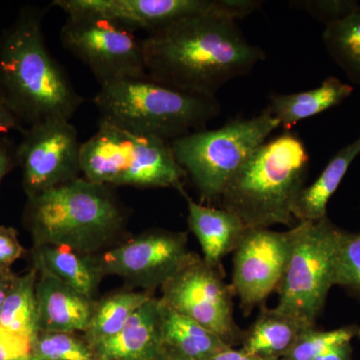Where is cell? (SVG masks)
I'll list each match as a JSON object with an SVG mask.
<instances>
[{"label":"cell","instance_id":"5bb4252c","mask_svg":"<svg viewBox=\"0 0 360 360\" xmlns=\"http://www.w3.org/2000/svg\"><path fill=\"white\" fill-rule=\"evenodd\" d=\"M290 229H248L233 251L232 283L234 295L245 316L277 290L290 248Z\"/></svg>","mask_w":360,"mask_h":360},{"label":"cell","instance_id":"603a6c76","mask_svg":"<svg viewBox=\"0 0 360 360\" xmlns=\"http://www.w3.org/2000/svg\"><path fill=\"white\" fill-rule=\"evenodd\" d=\"M162 341L163 345L193 360H206L219 350L229 347L212 331L174 311L163 302Z\"/></svg>","mask_w":360,"mask_h":360},{"label":"cell","instance_id":"d4e9b609","mask_svg":"<svg viewBox=\"0 0 360 360\" xmlns=\"http://www.w3.org/2000/svg\"><path fill=\"white\" fill-rule=\"evenodd\" d=\"M322 39L329 56L352 82L360 84V11L326 25Z\"/></svg>","mask_w":360,"mask_h":360},{"label":"cell","instance_id":"8992f818","mask_svg":"<svg viewBox=\"0 0 360 360\" xmlns=\"http://www.w3.org/2000/svg\"><path fill=\"white\" fill-rule=\"evenodd\" d=\"M85 179L110 186L174 188L186 195L187 175L169 142L99 120L98 129L80 148Z\"/></svg>","mask_w":360,"mask_h":360},{"label":"cell","instance_id":"f546056e","mask_svg":"<svg viewBox=\"0 0 360 360\" xmlns=\"http://www.w3.org/2000/svg\"><path fill=\"white\" fill-rule=\"evenodd\" d=\"M25 255L18 231L13 227L0 225V269H11V265Z\"/></svg>","mask_w":360,"mask_h":360},{"label":"cell","instance_id":"2e32d148","mask_svg":"<svg viewBox=\"0 0 360 360\" xmlns=\"http://www.w3.org/2000/svg\"><path fill=\"white\" fill-rule=\"evenodd\" d=\"M162 345V302L153 296L117 335L94 348L99 360H155Z\"/></svg>","mask_w":360,"mask_h":360},{"label":"cell","instance_id":"d6986e66","mask_svg":"<svg viewBox=\"0 0 360 360\" xmlns=\"http://www.w3.org/2000/svg\"><path fill=\"white\" fill-rule=\"evenodd\" d=\"M32 265L42 267L80 295L96 300L104 277L96 253L86 255L63 245L33 246Z\"/></svg>","mask_w":360,"mask_h":360},{"label":"cell","instance_id":"8fae6325","mask_svg":"<svg viewBox=\"0 0 360 360\" xmlns=\"http://www.w3.org/2000/svg\"><path fill=\"white\" fill-rule=\"evenodd\" d=\"M186 231L149 229L96 253L104 276H116L153 292L200 255L188 250Z\"/></svg>","mask_w":360,"mask_h":360},{"label":"cell","instance_id":"cb8c5ba5","mask_svg":"<svg viewBox=\"0 0 360 360\" xmlns=\"http://www.w3.org/2000/svg\"><path fill=\"white\" fill-rule=\"evenodd\" d=\"M153 296L149 291L125 290L96 302L89 326L82 333L85 340L94 347L113 338Z\"/></svg>","mask_w":360,"mask_h":360},{"label":"cell","instance_id":"4fadbf2b","mask_svg":"<svg viewBox=\"0 0 360 360\" xmlns=\"http://www.w3.org/2000/svg\"><path fill=\"white\" fill-rule=\"evenodd\" d=\"M77 130L68 120H49L27 127L18 143V167L27 198L79 179Z\"/></svg>","mask_w":360,"mask_h":360},{"label":"cell","instance_id":"7a4b0ae2","mask_svg":"<svg viewBox=\"0 0 360 360\" xmlns=\"http://www.w3.org/2000/svg\"><path fill=\"white\" fill-rule=\"evenodd\" d=\"M44 15L39 7L23 6L0 34V103L25 129L71 120L84 101L47 47Z\"/></svg>","mask_w":360,"mask_h":360},{"label":"cell","instance_id":"ac0fdd59","mask_svg":"<svg viewBox=\"0 0 360 360\" xmlns=\"http://www.w3.org/2000/svg\"><path fill=\"white\" fill-rule=\"evenodd\" d=\"M316 326L283 310L262 305L250 328L243 330L240 345L248 354L262 359L281 360L288 354L300 335Z\"/></svg>","mask_w":360,"mask_h":360},{"label":"cell","instance_id":"83f0119b","mask_svg":"<svg viewBox=\"0 0 360 360\" xmlns=\"http://www.w3.org/2000/svg\"><path fill=\"white\" fill-rule=\"evenodd\" d=\"M335 285L360 300V231L340 229L336 252Z\"/></svg>","mask_w":360,"mask_h":360},{"label":"cell","instance_id":"ffe728a7","mask_svg":"<svg viewBox=\"0 0 360 360\" xmlns=\"http://www.w3.org/2000/svg\"><path fill=\"white\" fill-rule=\"evenodd\" d=\"M354 87L330 77L321 86L296 94H276L270 96L265 111L276 118L281 127L290 129L302 120L330 110L347 98Z\"/></svg>","mask_w":360,"mask_h":360},{"label":"cell","instance_id":"e0dca14e","mask_svg":"<svg viewBox=\"0 0 360 360\" xmlns=\"http://www.w3.org/2000/svg\"><path fill=\"white\" fill-rule=\"evenodd\" d=\"M188 208V226L201 246L203 260L212 266H221L222 259L233 253L248 227L238 215L224 208L196 202L184 195Z\"/></svg>","mask_w":360,"mask_h":360},{"label":"cell","instance_id":"836d02e7","mask_svg":"<svg viewBox=\"0 0 360 360\" xmlns=\"http://www.w3.org/2000/svg\"><path fill=\"white\" fill-rule=\"evenodd\" d=\"M206 360H276V359H262V357L257 356L248 354L243 348H236L229 347H225L224 349L219 350V352L212 355L210 359Z\"/></svg>","mask_w":360,"mask_h":360},{"label":"cell","instance_id":"d6a6232c","mask_svg":"<svg viewBox=\"0 0 360 360\" xmlns=\"http://www.w3.org/2000/svg\"><path fill=\"white\" fill-rule=\"evenodd\" d=\"M25 130V127H23L20 122L11 115V111L0 103V136H6V134L11 131H18L23 134Z\"/></svg>","mask_w":360,"mask_h":360},{"label":"cell","instance_id":"1f68e13d","mask_svg":"<svg viewBox=\"0 0 360 360\" xmlns=\"http://www.w3.org/2000/svg\"><path fill=\"white\" fill-rule=\"evenodd\" d=\"M18 167V143L7 136H0V186L13 169Z\"/></svg>","mask_w":360,"mask_h":360},{"label":"cell","instance_id":"6da1fadb","mask_svg":"<svg viewBox=\"0 0 360 360\" xmlns=\"http://www.w3.org/2000/svg\"><path fill=\"white\" fill-rule=\"evenodd\" d=\"M146 72L184 91L215 96L224 84L250 73L265 52L251 44L238 21L220 15L184 18L141 39Z\"/></svg>","mask_w":360,"mask_h":360},{"label":"cell","instance_id":"484cf974","mask_svg":"<svg viewBox=\"0 0 360 360\" xmlns=\"http://www.w3.org/2000/svg\"><path fill=\"white\" fill-rule=\"evenodd\" d=\"M32 354L47 360H99L82 333L40 331L32 341Z\"/></svg>","mask_w":360,"mask_h":360},{"label":"cell","instance_id":"9c48e42d","mask_svg":"<svg viewBox=\"0 0 360 360\" xmlns=\"http://www.w3.org/2000/svg\"><path fill=\"white\" fill-rule=\"evenodd\" d=\"M66 14L61 44L89 66L101 85L148 75L141 39L131 30L96 13Z\"/></svg>","mask_w":360,"mask_h":360},{"label":"cell","instance_id":"4316f807","mask_svg":"<svg viewBox=\"0 0 360 360\" xmlns=\"http://www.w3.org/2000/svg\"><path fill=\"white\" fill-rule=\"evenodd\" d=\"M356 338L360 340V326L357 324L331 330H322L314 326L300 335L288 354L281 360H314L335 345L352 342Z\"/></svg>","mask_w":360,"mask_h":360},{"label":"cell","instance_id":"277c9868","mask_svg":"<svg viewBox=\"0 0 360 360\" xmlns=\"http://www.w3.org/2000/svg\"><path fill=\"white\" fill-rule=\"evenodd\" d=\"M309 155L296 135L265 141L231 179L220 202L248 229L295 226L292 210L305 186Z\"/></svg>","mask_w":360,"mask_h":360},{"label":"cell","instance_id":"9a60e30c","mask_svg":"<svg viewBox=\"0 0 360 360\" xmlns=\"http://www.w3.org/2000/svg\"><path fill=\"white\" fill-rule=\"evenodd\" d=\"M34 267L39 270L37 300L39 333H84L96 300L80 295L46 269Z\"/></svg>","mask_w":360,"mask_h":360},{"label":"cell","instance_id":"44dd1931","mask_svg":"<svg viewBox=\"0 0 360 360\" xmlns=\"http://www.w3.org/2000/svg\"><path fill=\"white\" fill-rule=\"evenodd\" d=\"M359 153L360 137L340 149L314 184L303 187L293 206L292 214L296 222H315L328 217V201Z\"/></svg>","mask_w":360,"mask_h":360},{"label":"cell","instance_id":"3957f363","mask_svg":"<svg viewBox=\"0 0 360 360\" xmlns=\"http://www.w3.org/2000/svg\"><path fill=\"white\" fill-rule=\"evenodd\" d=\"M127 219L111 186L85 177L27 198L22 217L33 246L63 245L86 255L120 243Z\"/></svg>","mask_w":360,"mask_h":360},{"label":"cell","instance_id":"7c38bea8","mask_svg":"<svg viewBox=\"0 0 360 360\" xmlns=\"http://www.w3.org/2000/svg\"><path fill=\"white\" fill-rule=\"evenodd\" d=\"M255 0H54L65 13L82 11L105 16L132 32H155L184 18L220 15L238 21L257 11Z\"/></svg>","mask_w":360,"mask_h":360},{"label":"cell","instance_id":"7402d4cb","mask_svg":"<svg viewBox=\"0 0 360 360\" xmlns=\"http://www.w3.org/2000/svg\"><path fill=\"white\" fill-rule=\"evenodd\" d=\"M37 278L39 270L34 266L22 276H16L0 312V328L32 343L39 333Z\"/></svg>","mask_w":360,"mask_h":360},{"label":"cell","instance_id":"e575fe53","mask_svg":"<svg viewBox=\"0 0 360 360\" xmlns=\"http://www.w3.org/2000/svg\"><path fill=\"white\" fill-rule=\"evenodd\" d=\"M314 360H354L352 342L336 345Z\"/></svg>","mask_w":360,"mask_h":360},{"label":"cell","instance_id":"d590c367","mask_svg":"<svg viewBox=\"0 0 360 360\" xmlns=\"http://www.w3.org/2000/svg\"><path fill=\"white\" fill-rule=\"evenodd\" d=\"M15 277L11 269H0V312Z\"/></svg>","mask_w":360,"mask_h":360},{"label":"cell","instance_id":"4dcf8cb0","mask_svg":"<svg viewBox=\"0 0 360 360\" xmlns=\"http://www.w3.org/2000/svg\"><path fill=\"white\" fill-rule=\"evenodd\" d=\"M32 341L0 328V360H18L32 354Z\"/></svg>","mask_w":360,"mask_h":360},{"label":"cell","instance_id":"74e56055","mask_svg":"<svg viewBox=\"0 0 360 360\" xmlns=\"http://www.w3.org/2000/svg\"><path fill=\"white\" fill-rule=\"evenodd\" d=\"M18 360H47L44 359H41V357L35 356V355H33L30 354V355H26L25 357H21V359Z\"/></svg>","mask_w":360,"mask_h":360},{"label":"cell","instance_id":"30bf717a","mask_svg":"<svg viewBox=\"0 0 360 360\" xmlns=\"http://www.w3.org/2000/svg\"><path fill=\"white\" fill-rule=\"evenodd\" d=\"M160 300L174 311L212 331L229 347L240 345L243 330L234 319V291L221 266L198 257L161 288Z\"/></svg>","mask_w":360,"mask_h":360},{"label":"cell","instance_id":"8d00e7d4","mask_svg":"<svg viewBox=\"0 0 360 360\" xmlns=\"http://www.w3.org/2000/svg\"><path fill=\"white\" fill-rule=\"evenodd\" d=\"M155 360H193L188 359V357L186 356L180 352H177V350L174 349V348L167 347V345H162L161 347L160 354H158V356H156Z\"/></svg>","mask_w":360,"mask_h":360},{"label":"cell","instance_id":"5b68a950","mask_svg":"<svg viewBox=\"0 0 360 360\" xmlns=\"http://www.w3.org/2000/svg\"><path fill=\"white\" fill-rule=\"evenodd\" d=\"M94 103L101 120L167 142L205 129L221 110L217 96L175 89L148 75L101 85Z\"/></svg>","mask_w":360,"mask_h":360},{"label":"cell","instance_id":"ba28073f","mask_svg":"<svg viewBox=\"0 0 360 360\" xmlns=\"http://www.w3.org/2000/svg\"><path fill=\"white\" fill-rule=\"evenodd\" d=\"M340 229L328 217L291 227L290 253L276 290L277 309L316 323L335 286Z\"/></svg>","mask_w":360,"mask_h":360},{"label":"cell","instance_id":"f1b7e54d","mask_svg":"<svg viewBox=\"0 0 360 360\" xmlns=\"http://www.w3.org/2000/svg\"><path fill=\"white\" fill-rule=\"evenodd\" d=\"M296 6L302 7L326 25H331L360 11L359 2L354 0H309L297 1Z\"/></svg>","mask_w":360,"mask_h":360},{"label":"cell","instance_id":"52a82bcc","mask_svg":"<svg viewBox=\"0 0 360 360\" xmlns=\"http://www.w3.org/2000/svg\"><path fill=\"white\" fill-rule=\"evenodd\" d=\"M281 127L264 110L236 118L217 129H201L170 141L175 160L205 202L220 201L232 177L267 137Z\"/></svg>","mask_w":360,"mask_h":360}]
</instances>
